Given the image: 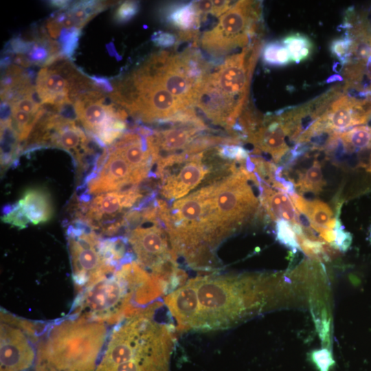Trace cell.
I'll use <instances>...</instances> for the list:
<instances>
[{"mask_svg":"<svg viewBox=\"0 0 371 371\" xmlns=\"http://www.w3.org/2000/svg\"><path fill=\"white\" fill-rule=\"evenodd\" d=\"M293 280L274 273H210L188 280L164 302L178 333L225 330L295 302Z\"/></svg>","mask_w":371,"mask_h":371,"instance_id":"obj_1","label":"cell"},{"mask_svg":"<svg viewBox=\"0 0 371 371\" xmlns=\"http://www.w3.org/2000/svg\"><path fill=\"white\" fill-rule=\"evenodd\" d=\"M165 294L161 283L133 260L78 293L70 315L117 324L161 302Z\"/></svg>","mask_w":371,"mask_h":371,"instance_id":"obj_2","label":"cell"},{"mask_svg":"<svg viewBox=\"0 0 371 371\" xmlns=\"http://www.w3.org/2000/svg\"><path fill=\"white\" fill-rule=\"evenodd\" d=\"M162 305L159 303L117 324L95 371H169L175 336L170 325L154 318Z\"/></svg>","mask_w":371,"mask_h":371,"instance_id":"obj_3","label":"cell"},{"mask_svg":"<svg viewBox=\"0 0 371 371\" xmlns=\"http://www.w3.org/2000/svg\"><path fill=\"white\" fill-rule=\"evenodd\" d=\"M106 339L102 322L70 315L47 324L36 346L34 371H95Z\"/></svg>","mask_w":371,"mask_h":371,"instance_id":"obj_4","label":"cell"},{"mask_svg":"<svg viewBox=\"0 0 371 371\" xmlns=\"http://www.w3.org/2000/svg\"><path fill=\"white\" fill-rule=\"evenodd\" d=\"M110 93L115 103L146 123L167 124L177 114L188 109L143 65L118 82Z\"/></svg>","mask_w":371,"mask_h":371,"instance_id":"obj_5","label":"cell"},{"mask_svg":"<svg viewBox=\"0 0 371 371\" xmlns=\"http://www.w3.org/2000/svg\"><path fill=\"white\" fill-rule=\"evenodd\" d=\"M248 180L251 174L245 166H234L229 176L212 184L213 223L222 241L257 212L259 202Z\"/></svg>","mask_w":371,"mask_h":371,"instance_id":"obj_6","label":"cell"},{"mask_svg":"<svg viewBox=\"0 0 371 371\" xmlns=\"http://www.w3.org/2000/svg\"><path fill=\"white\" fill-rule=\"evenodd\" d=\"M260 19V3L238 1L221 16L213 29L202 34L201 45L215 58L225 56L236 47H245L257 38Z\"/></svg>","mask_w":371,"mask_h":371,"instance_id":"obj_7","label":"cell"},{"mask_svg":"<svg viewBox=\"0 0 371 371\" xmlns=\"http://www.w3.org/2000/svg\"><path fill=\"white\" fill-rule=\"evenodd\" d=\"M87 227L82 222L75 221L67 229L72 277L78 293L117 269L105 258L102 240Z\"/></svg>","mask_w":371,"mask_h":371,"instance_id":"obj_8","label":"cell"},{"mask_svg":"<svg viewBox=\"0 0 371 371\" xmlns=\"http://www.w3.org/2000/svg\"><path fill=\"white\" fill-rule=\"evenodd\" d=\"M104 101L102 91L97 89L80 95L74 102L77 118L101 145L111 144L123 135L126 126L125 109Z\"/></svg>","mask_w":371,"mask_h":371,"instance_id":"obj_9","label":"cell"},{"mask_svg":"<svg viewBox=\"0 0 371 371\" xmlns=\"http://www.w3.org/2000/svg\"><path fill=\"white\" fill-rule=\"evenodd\" d=\"M44 324L1 313V371H27L35 361L34 344Z\"/></svg>","mask_w":371,"mask_h":371,"instance_id":"obj_10","label":"cell"},{"mask_svg":"<svg viewBox=\"0 0 371 371\" xmlns=\"http://www.w3.org/2000/svg\"><path fill=\"white\" fill-rule=\"evenodd\" d=\"M262 43L256 38L240 53L225 59L217 69L207 76L209 80L240 107L247 106L251 75Z\"/></svg>","mask_w":371,"mask_h":371,"instance_id":"obj_11","label":"cell"},{"mask_svg":"<svg viewBox=\"0 0 371 371\" xmlns=\"http://www.w3.org/2000/svg\"><path fill=\"white\" fill-rule=\"evenodd\" d=\"M142 181L127 161L109 147L104 148L87 177V192L95 194L131 191L138 189Z\"/></svg>","mask_w":371,"mask_h":371,"instance_id":"obj_12","label":"cell"},{"mask_svg":"<svg viewBox=\"0 0 371 371\" xmlns=\"http://www.w3.org/2000/svg\"><path fill=\"white\" fill-rule=\"evenodd\" d=\"M142 196L139 189L127 192H109L95 196L91 201H82L76 212L77 221L90 229L102 232L124 209L132 207Z\"/></svg>","mask_w":371,"mask_h":371,"instance_id":"obj_13","label":"cell"},{"mask_svg":"<svg viewBox=\"0 0 371 371\" xmlns=\"http://www.w3.org/2000/svg\"><path fill=\"white\" fill-rule=\"evenodd\" d=\"M143 65L185 109L194 107L196 89L177 65L174 54L161 51L153 54Z\"/></svg>","mask_w":371,"mask_h":371,"instance_id":"obj_14","label":"cell"},{"mask_svg":"<svg viewBox=\"0 0 371 371\" xmlns=\"http://www.w3.org/2000/svg\"><path fill=\"white\" fill-rule=\"evenodd\" d=\"M60 60L51 67L41 69L36 78V89L41 103L54 106L58 110L72 104L70 93L79 72L67 61Z\"/></svg>","mask_w":371,"mask_h":371,"instance_id":"obj_15","label":"cell"},{"mask_svg":"<svg viewBox=\"0 0 371 371\" xmlns=\"http://www.w3.org/2000/svg\"><path fill=\"white\" fill-rule=\"evenodd\" d=\"M370 116L371 96L359 99L346 94L344 89L330 103L319 120L329 129L341 133L351 127L367 123Z\"/></svg>","mask_w":371,"mask_h":371,"instance_id":"obj_16","label":"cell"},{"mask_svg":"<svg viewBox=\"0 0 371 371\" xmlns=\"http://www.w3.org/2000/svg\"><path fill=\"white\" fill-rule=\"evenodd\" d=\"M207 128L195 124H176L173 127L153 131L146 136L154 163L168 156L181 153Z\"/></svg>","mask_w":371,"mask_h":371,"instance_id":"obj_17","label":"cell"},{"mask_svg":"<svg viewBox=\"0 0 371 371\" xmlns=\"http://www.w3.org/2000/svg\"><path fill=\"white\" fill-rule=\"evenodd\" d=\"M287 130L280 113L267 114L258 129L247 141L254 145L256 153L260 151L271 155L276 163L289 150L285 137Z\"/></svg>","mask_w":371,"mask_h":371,"instance_id":"obj_18","label":"cell"},{"mask_svg":"<svg viewBox=\"0 0 371 371\" xmlns=\"http://www.w3.org/2000/svg\"><path fill=\"white\" fill-rule=\"evenodd\" d=\"M201 157V153L190 156L179 171L162 177L161 194L164 197L181 198L200 183L207 172Z\"/></svg>","mask_w":371,"mask_h":371,"instance_id":"obj_19","label":"cell"},{"mask_svg":"<svg viewBox=\"0 0 371 371\" xmlns=\"http://www.w3.org/2000/svg\"><path fill=\"white\" fill-rule=\"evenodd\" d=\"M110 148L120 155L143 181L150 174L154 164L146 136L136 132H127Z\"/></svg>","mask_w":371,"mask_h":371,"instance_id":"obj_20","label":"cell"},{"mask_svg":"<svg viewBox=\"0 0 371 371\" xmlns=\"http://www.w3.org/2000/svg\"><path fill=\"white\" fill-rule=\"evenodd\" d=\"M161 15L167 24L179 30L178 42L196 41L202 18L194 1L169 3L162 8Z\"/></svg>","mask_w":371,"mask_h":371,"instance_id":"obj_21","label":"cell"},{"mask_svg":"<svg viewBox=\"0 0 371 371\" xmlns=\"http://www.w3.org/2000/svg\"><path fill=\"white\" fill-rule=\"evenodd\" d=\"M346 36L351 40L350 62L367 63L371 57V25L362 14L348 10L345 15Z\"/></svg>","mask_w":371,"mask_h":371,"instance_id":"obj_22","label":"cell"},{"mask_svg":"<svg viewBox=\"0 0 371 371\" xmlns=\"http://www.w3.org/2000/svg\"><path fill=\"white\" fill-rule=\"evenodd\" d=\"M16 205L29 222L34 225L45 223L52 216L50 196L42 189L30 188L26 190Z\"/></svg>","mask_w":371,"mask_h":371,"instance_id":"obj_23","label":"cell"},{"mask_svg":"<svg viewBox=\"0 0 371 371\" xmlns=\"http://www.w3.org/2000/svg\"><path fill=\"white\" fill-rule=\"evenodd\" d=\"M260 201L272 221L284 220L291 224H299L297 211L285 192L274 190L271 186H265L260 192Z\"/></svg>","mask_w":371,"mask_h":371,"instance_id":"obj_24","label":"cell"},{"mask_svg":"<svg viewBox=\"0 0 371 371\" xmlns=\"http://www.w3.org/2000/svg\"><path fill=\"white\" fill-rule=\"evenodd\" d=\"M174 55L177 65L196 91L200 85L210 74L212 63L207 62L201 52L194 47L188 48Z\"/></svg>","mask_w":371,"mask_h":371,"instance_id":"obj_25","label":"cell"},{"mask_svg":"<svg viewBox=\"0 0 371 371\" xmlns=\"http://www.w3.org/2000/svg\"><path fill=\"white\" fill-rule=\"evenodd\" d=\"M282 43L287 49L291 62L299 63L304 61L313 53V43L303 34L291 33L283 38Z\"/></svg>","mask_w":371,"mask_h":371,"instance_id":"obj_26","label":"cell"},{"mask_svg":"<svg viewBox=\"0 0 371 371\" xmlns=\"http://www.w3.org/2000/svg\"><path fill=\"white\" fill-rule=\"evenodd\" d=\"M294 184L299 188L300 192L319 193L325 185L319 161L314 159L312 166L304 174L298 171Z\"/></svg>","mask_w":371,"mask_h":371,"instance_id":"obj_27","label":"cell"},{"mask_svg":"<svg viewBox=\"0 0 371 371\" xmlns=\"http://www.w3.org/2000/svg\"><path fill=\"white\" fill-rule=\"evenodd\" d=\"M340 136L350 153L371 149V128L367 126L355 127L340 133Z\"/></svg>","mask_w":371,"mask_h":371,"instance_id":"obj_28","label":"cell"},{"mask_svg":"<svg viewBox=\"0 0 371 371\" xmlns=\"http://www.w3.org/2000/svg\"><path fill=\"white\" fill-rule=\"evenodd\" d=\"M304 214L310 220L315 231L317 227H326L333 218V213L329 205L319 200H307Z\"/></svg>","mask_w":371,"mask_h":371,"instance_id":"obj_29","label":"cell"},{"mask_svg":"<svg viewBox=\"0 0 371 371\" xmlns=\"http://www.w3.org/2000/svg\"><path fill=\"white\" fill-rule=\"evenodd\" d=\"M262 60L270 66H285L292 63L287 49L278 41L269 42L263 47Z\"/></svg>","mask_w":371,"mask_h":371,"instance_id":"obj_30","label":"cell"},{"mask_svg":"<svg viewBox=\"0 0 371 371\" xmlns=\"http://www.w3.org/2000/svg\"><path fill=\"white\" fill-rule=\"evenodd\" d=\"M276 231L277 239L281 244L292 249L294 252L299 250L295 234L289 222L284 220L276 221Z\"/></svg>","mask_w":371,"mask_h":371,"instance_id":"obj_31","label":"cell"},{"mask_svg":"<svg viewBox=\"0 0 371 371\" xmlns=\"http://www.w3.org/2000/svg\"><path fill=\"white\" fill-rule=\"evenodd\" d=\"M351 40L348 36L335 38L330 44V52L341 65H347L350 60Z\"/></svg>","mask_w":371,"mask_h":371,"instance_id":"obj_32","label":"cell"},{"mask_svg":"<svg viewBox=\"0 0 371 371\" xmlns=\"http://www.w3.org/2000/svg\"><path fill=\"white\" fill-rule=\"evenodd\" d=\"M80 30L63 29L60 35L61 54L64 58H71L78 46Z\"/></svg>","mask_w":371,"mask_h":371,"instance_id":"obj_33","label":"cell"},{"mask_svg":"<svg viewBox=\"0 0 371 371\" xmlns=\"http://www.w3.org/2000/svg\"><path fill=\"white\" fill-rule=\"evenodd\" d=\"M140 5L138 1H126L115 10L113 19L117 23L123 24L133 19L138 13Z\"/></svg>","mask_w":371,"mask_h":371,"instance_id":"obj_34","label":"cell"},{"mask_svg":"<svg viewBox=\"0 0 371 371\" xmlns=\"http://www.w3.org/2000/svg\"><path fill=\"white\" fill-rule=\"evenodd\" d=\"M218 155L225 159L244 162L249 156L242 146L234 144H223L218 148Z\"/></svg>","mask_w":371,"mask_h":371,"instance_id":"obj_35","label":"cell"},{"mask_svg":"<svg viewBox=\"0 0 371 371\" xmlns=\"http://www.w3.org/2000/svg\"><path fill=\"white\" fill-rule=\"evenodd\" d=\"M2 220L4 223L11 224L20 229L25 227L30 223L16 204L14 205L5 212Z\"/></svg>","mask_w":371,"mask_h":371,"instance_id":"obj_36","label":"cell"},{"mask_svg":"<svg viewBox=\"0 0 371 371\" xmlns=\"http://www.w3.org/2000/svg\"><path fill=\"white\" fill-rule=\"evenodd\" d=\"M311 358L319 371H328L330 367L334 363L331 353L327 349L313 352Z\"/></svg>","mask_w":371,"mask_h":371,"instance_id":"obj_37","label":"cell"},{"mask_svg":"<svg viewBox=\"0 0 371 371\" xmlns=\"http://www.w3.org/2000/svg\"><path fill=\"white\" fill-rule=\"evenodd\" d=\"M151 40L156 46L159 47H170L178 43L177 36L170 32L164 31L154 32L151 36Z\"/></svg>","mask_w":371,"mask_h":371,"instance_id":"obj_38","label":"cell"},{"mask_svg":"<svg viewBox=\"0 0 371 371\" xmlns=\"http://www.w3.org/2000/svg\"><path fill=\"white\" fill-rule=\"evenodd\" d=\"M231 1L218 0L212 1L213 8L212 14L215 16H219L225 13L233 5Z\"/></svg>","mask_w":371,"mask_h":371,"instance_id":"obj_39","label":"cell"},{"mask_svg":"<svg viewBox=\"0 0 371 371\" xmlns=\"http://www.w3.org/2000/svg\"><path fill=\"white\" fill-rule=\"evenodd\" d=\"M194 3L201 18L205 17L207 14H212L213 8L212 1H194Z\"/></svg>","mask_w":371,"mask_h":371,"instance_id":"obj_40","label":"cell"},{"mask_svg":"<svg viewBox=\"0 0 371 371\" xmlns=\"http://www.w3.org/2000/svg\"><path fill=\"white\" fill-rule=\"evenodd\" d=\"M90 78L101 91L110 93L113 91V87L107 79L98 76H92Z\"/></svg>","mask_w":371,"mask_h":371,"instance_id":"obj_41","label":"cell"},{"mask_svg":"<svg viewBox=\"0 0 371 371\" xmlns=\"http://www.w3.org/2000/svg\"><path fill=\"white\" fill-rule=\"evenodd\" d=\"M13 62L23 67H28L32 65L28 58L24 54H16L13 59Z\"/></svg>","mask_w":371,"mask_h":371,"instance_id":"obj_42","label":"cell"},{"mask_svg":"<svg viewBox=\"0 0 371 371\" xmlns=\"http://www.w3.org/2000/svg\"><path fill=\"white\" fill-rule=\"evenodd\" d=\"M51 6L56 8H68L69 2L68 1H51L49 3Z\"/></svg>","mask_w":371,"mask_h":371,"instance_id":"obj_43","label":"cell"},{"mask_svg":"<svg viewBox=\"0 0 371 371\" xmlns=\"http://www.w3.org/2000/svg\"><path fill=\"white\" fill-rule=\"evenodd\" d=\"M366 74L368 78L371 80V57L368 59L366 63Z\"/></svg>","mask_w":371,"mask_h":371,"instance_id":"obj_44","label":"cell"},{"mask_svg":"<svg viewBox=\"0 0 371 371\" xmlns=\"http://www.w3.org/2000/svg\"><path fill=\"white\" fill-rule=\"evenodd\" d=\"M341 77L339 75H334V76H332L331 77H330L328 80H327V82H333V81H335V80H341Z\"/></svg>","mask_w":371,"mask_h":371,"instance_id":"obj_45","label":"cell"},{"mask_svg":"<svg viewBox=\"0 0 371 371\" xmlns=\"http://www.w3.org/2000/svg\"><path fill=\"white\" fill-rule=\"evenodd\" d=\"M368 239L371 243V225L369 226L368 229Z\"/></svg>","mask_w":371,"mask_h":371,"instance_id":"obj_46","label":"cell"}]
</instances>
